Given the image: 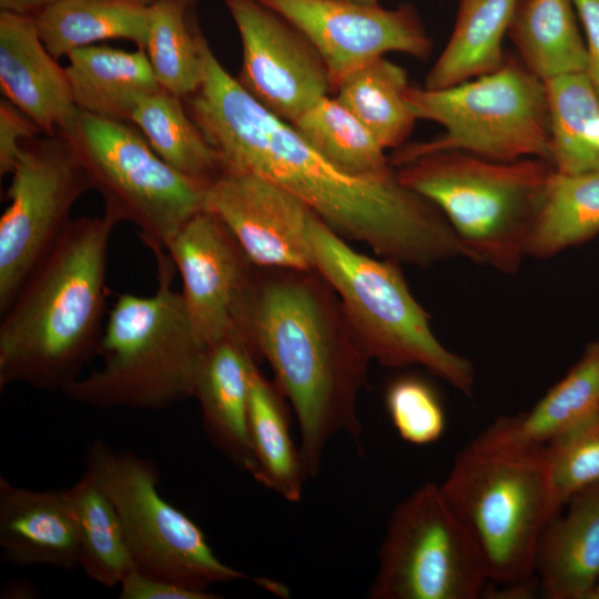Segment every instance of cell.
<instances>
[{
  "label": "cell",
  "instance_id": "1",
  "mask_svg": "<svg viewBox=\"0 0 599 599\" xmlns=\"http://www.w3.org/2000/svg\"><path fill=\"white\" fill-rule=\"evenodd\" d=\"M200 49L202 82L183 100L223 171L282 186L339 236L365 243L382 258L422 267L470 260L441 212L405 186L396 170L384 176L339 170L226 71L204 35Z\"/></svg>",
  "mask_w": 599,
  "mask_h": 599
},
{
  "label": "cell",
  "instance_id": "2",
  "mask_svg": "<svg viewBox=\"0 0 599 599\" xmlns=\"http://www.w3.org/2000/svg\"><path fill=\"white\" fill-rule=\"evenodd\" d=\"M280 271L254 273L237 329L256 357L268 363L290 400L307 476H315L334 435L361 434L356 404L370 359L317 271Z\"/></svg>",
  "mask_w": 599,
  "mask_h": 599
},
{
  "label": "cell",
  "instance_id": "3",
  "mask_svg": "<svg viewBox=\"0 0 599 599\" xmlns=\"http://www.w3.org/2000/svg\"><path fill=\"white\" fill-rule=\"evenodd\" d=\"M115 225L104 213L72 219L1 313V390L23 384L63 392L98 355Z\"/></svg>",
  "mask_w": 599,
  "mask_h": 599
},
{
  "label": "cell",
  "instance_id": "4",
  "mask_svg": "<svg viewBox=\"0 0 599 599\" xmlns=\"http://www.w3.org/2000/svg\"><path fill=\"white\" fill-rule=\"evenodd\" d=\"M154 257L156 292L118 296L99 345L102 367L71 383L62 392L69 399L100 409L156 410L193 397L205 347L172 287L170 255Z\"/></svg>",
  "mask_w": 599,
  "mask_h": 599
},
{
  "label": "cell",
  "instance_id": "5",
  "mask_svg": "<svg viewBox=\"0 0 599 599\" xmlns=\"http://www.w3.org/2000/svg\"><path fill=\"white\" fill-rule=\"evenodd\" d=\"M440 488L470 537L488 581L516 590L538 585V542L560 512L542 447H510L479 435L459 451Z\"/></svg>",
  "mask_w": 599,
  "mask_h": 599
},
{
  "label": "cell",
  "instance_id": "6",
  "mask_svg": "<svg viewBox=\"0 0 599 599\" xmlns=\"http://www.w3.org/2000/svg\"><path fill=\"white\" fill-rule=\"evenodd\" d=\"M399 181L432 202L465 245L470 261L516 274L540 204L550 162H510L444 151L396 167Z\"/></svg>",
  "mask_w": 599,
  "mask_h": 599
},
{
  "label": "cell",
  "instance_id": "7",
  "mask_svg": "<svg viewBox=\"0 0 599 599\" xmlns=\"http://www.w3.org/2000/svg\"><path fill=\"white\" fill-rule=\"evenodd\" d=\"M314 267L339 298L346 321L369 359L388 367L417 365L471 396V362L445 347L413 296L399 264L359 253L317 215L309 222Z\"/></svg>",
  "mask_w": 599,
  "mask_h": 599
},
{
  "label": "cell",
  "instance_id": "8",
  "mask_svg": "<svg viewBox=\"0 0 599 599\" xmlns=\"http://www.w3.org/2000/svg\"><path fill=\"white\" fill-rule=\"evenodd\" d=\"M406 99L417 120L436 122L445 131L394 150V169L444 151L500 162L539 158L551 163L545 83L512 57L491 73L451 87L409 85Z\"/></svg>",
  "mask_w": 599,
  "mask_h": 599
},
{
  "label": "cell",
  "instance_id": "9",
  "mask_svg": "<svg viewBox=\"0 0 599 599\" xmlns=\"http://www.w3.org/2000/svg\"><path fill=\"white\" fill-rule=\"evenodd\" d=\"M82 161L104 214L128 222L154 256L205 209L206 186L166 164L132 124L78 110L61 131Z\"/></svg>",
  "mask_w": 599,
  "mask_h": 599
},
{
  "label": "cell",
  "instance_id": "10",
  "mask_svg": "<svg viewBox=\"0 0 599 599\" xmlns=\"http://www.w3.org/2000/svg\"><path fill=\"white\" fill-rule=\"evenodd\" d=\"M84 473L116 508L136 570L200 590L245 578L214 554L195 521L160 494L152 461L94 440L84 454Z\"/></svg>",
  "mask_w": 599,
  "mask_h": 599
},
{
  "label": "cell",
  "instance_id": "11",
  "mask_svg": "<svg viewBox=\"0 0 599 599\" xmlns=\"http://www.w3.org/2000/svg\"><path fill=\"white\" fill-rule=\"evenodd\" d=\"M487 576L440 485L426 483L394 509L379 549L374 599H476Z\"/></svg>",
  "mask_w": 599,
  "mask_h": 599
},
{
  "label": "cell",
  "instance_id": "12",
  "mask_svg": "<svg viewBox=\"0 0 599 599\" xmlns=\"http://www.w3.org/2000/svg\"><path fill=\"white\" fill-rule=\"evenodd\" d=\"M92 189L71 142L61 133L28 141L11 172L0 217V314L48 255Z\"/></svg>",
  "mask_w": 599,
  "mask_h": 599
},
{
  "label": "cell",
  "instance_id": "13",
  "mask_svg": "<svg viewBox=\"0 0 599 599\" xmlns=\"http://www.w3.org/2000/svg\"><path fill=\"white\" fill-rule=\"evenodd\" d=\"M241 38L238 82L267 110L292 123L332 93L327 69L309 40L257 0H223Z\"/></svg>",
  "mask_w": 599,
  "mask_h": 599
},
{
  "label": "cell",
  "instance_id": "14",
  "mask_svg": "<svg viewBox=\"0 0 599 599\" xmlns=\"http://www.w3.org/2000/svg\"><path fill=\"white\" fill-rule=\"evenodd\" d=\"M295 26L319 53L332 93L361 67L403 52L426 59L432 40L414 8L385 9L346 0H257Z\"/></svg>",
  "mask_w": 599,
  "mask_h": 599
},
{
  "label": "cell",
  "instance_id": "15",
  "mask_svg": "<svg viewBox=\"0 0 599 599\" xmlns=\"http://www.w3.org/2000/svg\"><path fill=\"white\" fill-rule=\"evenodd\" d=\"M205 210L224 224L252 265L315 271L307 231L316 214L282 186L223 171L206 189Z\"/></svg>",
  "mask_w": 599,
  "mask_h": 599
},
{
  "label": "cell",
  "instance_id": "16",
  "mask_svg": "<svg viewBox=\"0 0 599 599\" xmlns=\"http://www.w3.org/2000/svg\"><path fill=\"white\" fill-rule=\"evenodd\" d=\"M166 252L181 275L180 293L199 342L206 348L238 332L254 265L224 224L204 209L180 229Z\"/></svg>",
  "mask_w": 599,
  "mask_h": 599
},
{
  "label": "cell",
  "instance_id": "17",
  "mask_svg": "<svg viewBox=\"0 0 599 599\" xmlns=\"http://www.w3.org/2000/svg\"><path fill=\"white\" fill-rule=\"evenodd\" d=\"M44 47L34 16L0 12V89L4 99L53 135L74 118L65 68Z\"/></svg>",
  "mask_w": 599,
  "mask_h": 599
},
{
  "label": "cell",
  "instance_id": "18",
  "mask_svg": "<svg viewBox=\"0 0 599 599\" xmlns=\"http://www.w3.org/2000/svg\"><path fill=\"white\" fill-rule=\"evenodd\" d=\"M256 355L238 333L207 346L193 398L212 444L261 484L248 433L250 387Z\"/></svg>",
  "mask_w": 599,
  "mask_h": 599
},
{
  "label": "cell",
  "instance_id": "19",
  "mask_svg": "<svg viewBox=\"0 0 599 599\" xmlns=\"http://www.w3.org/2000/svg\"><path fill=\"white\" fill-rule=\"evenodd\" d=\"M0 548L13 565L78 568V527L67 489L35 490L1 477Z\"/></svg>",
  "mask_w": 599,
  "mask_h": 599
},
{
  "label": "cell",
  "instance_id": "20",
  "mask_svg": "<svg viewBox=\"0 0 599 599\" xmlns=\"http://www.w3.org/2000/svg\"><path fill=\"white\" fill-rule=\"evenodd\" d=\"M538 542L535 577L548 599H588L599 581V484L572 496Z\"/></svg>",
  "mask_w": 599,
  "mask_h": 599
},
{
  "label": "cell",
  "instance_id": "21",
  "mask_svg": "<svg viewBox=\"0 0 599 599\" xmlns=\"http://www.w3.org/2000/svg\"><path fill=\"white\" fill-rule=\"evenodd\" d=\"M65 67L78 110L130 123L136 104L162 90L144 49L87 45L68 55Z\"/></svg>",
  "mask_w": 599,
  "mask_h": 599
},
{
  "label": "cell",
  "instance_id": "22",
  "mask_svg": "<svg viewBox=\"0 0 599 599\" xmlns=\"http://www.w3.org/2000/svg\"><path fill=\"white\" fill-rule=\"evenodd\" d=\"M599 409V339L529 410L497 418L480 435L496 444L540 448Z\"/></svg>",
  "mask_w": 599,
  "mask_h": 599
},
{
  "label": "cell",
  "instance_id": "23",
  "mask_svg": "<svg viewBox=\"0 0 599 599\" xmlns=\"http://www.w3.org/2000/svg\"><path fill=\"white\" fill-rule=\"evenodd\" d=\"M519 0H460L453 33L428 72L424 88L451 87L499 69L502 40Z\"/></svg>",
  "mask_w": 599,
  "mask_h": 599
},
{
  "label": "cell",
  "instance_id": "24",
  "mask_svg": "<svg viewBox=\"0 0 599 599\" xmlns=\"http://www.w3.org/2000/svg\"><path fill=\"white\" fill-rule=\"evenodd\" d=\"M508 34L522 64L542 82L588 71L571 0H519Z\"/></svg>",
  "mask_w": 599,
  "mask_h": 599
},
{
  "label": "cell",
  "instance_id": "25",
  "mask_svg": "<svg viewBox=\"0 0 599 599\" xmlns=\"http://www.w3.org/2000/svg\"><path fill=\"white\" fill-rule=\"evenodd\" d=\"M39 35L55 58L99 41L146 45L150 8L124 0H59L34 16Z\"/></svg>",
  "mask_w": 599,
  "mask_h": 599
},
{
  "label": "cell",
  "instance_id": "26",
  "mask_svg": "<svg viewBox=\"0 0 599 599\" xmlns=\"http://www.w3.org/2000/svg\"><path fill=\"white\" fill-rule=\"evenodd\" d=\"M284 398L275 380H268L256 365L251 376L248 433L261 484L296 502L307 473L291 434Z\"/></svg>",
  "mask_w": 599,
  "mask_h": 599
},
{
  "label": "cell",
  "instance_id": "27",
  "mask_svg": "<svg viewBox=\"0 0 599 599\" xmlns=\"http://www.w3.org/2000/svg\"><path fill=\"white\" fill-rule=\"evenodd\" d=\"M599 233V170L561 173L554 169L535 214L526 256L549 258Z\"/></svg>",
  "mask_w": 599,
  "mask_h": 599
},
{
  "label": "cell",
  "instance_id": "28",
  "mask_svg": "<svg viewBox=\"0 0 599 599\" xmlns=\"http://www.w3.org/2000/svg\"><path fill=\"white\" fill-rule=\"evenodd\" d=\"M130 124L172 169L206 187L223 172L216 151L190 116L183 98L164 89L144 97Z\"/></svg>",
  "mask_w": 599,
  "mask_h": 599
},
{
  "label": "cell",
  "instance_id": "29",
  "mask_svg": "<svg viewBox=\"0 0 599 599\" xmlns=\"http://www.w3.org/2000/svg\"><path fill=\"white\" fill-rule=\"evenodd\" d=\"M544 83L554 169L568 174L599 170V149L593 144L599 95L589 74L569 73Z\"/></svg>",
  "mask_w": 599,
  "mask_h": 599
},
{
  "label": "cell",
  "instance_id": "30",
  "mask_svg": "<svg viewBox=\"0 0 599 599\" xmlns=\"http://www.w3.org/2000/svg\"><path fill=\"white\" fill-rule=\"evenodd\" d=\"M67 494L78 527L79 567L100 586L119 587L135 566L116 508L87 473Z\"/></svg>",
  "mask_w": 599,
  "mask_h": 599
},
{
  "label": "cell",
  "instance_id": "31",
  "mask_svg": "<svg viewBox=\"0 0 599 599\" xmlns=\"http://www.w3.org/2000/svg\"><path fill=\"white\" fill-rule=\"evenodd\" d=\"M409 85L406 71L382 57L348 74L334 93L385 150H396L417 121L406 99Z\"/></svg>",
  "mask_w": 599,
  "mask_h": 599
},
{
  "label": "cell",
  "instance_id": "32",
  "mask_svg": "<svg viewBox=\"0 0 599 599\" xmlns=\"http://www.w3.org/2000/svg\"><path fill=\"white\" fill-rule=\"evenodd\" d=\"M291 124L322 156L348 174L384 176L395 171L385 149L335 97L319 99Z\"/></svg>",
  "mask_w": 599,
  "mask_h": 599
},
{
  "label": "cell",
  "instance_id": "33",
  "mask_svg": "<svg viewBox=\"0 0 599 599\" xmlns=\"http://www.w3.org/2000/svg\"><path fill=\"white\" fill-rule=\"evenodd\" d=\"M193 2L158 0L150 6L144 48L162 89L183 99L200 88L203 77L201 30L190 14Z\"/></svg>",
  "mask_w": 599,
  "mask_h": 599
},
{
  "label": "cell",
  "instance_id": "34",
  "mask_svg": "<svg viewBox=\"0 0 599 599\" xmlns=\"http://www.w3.org/2000/svg\"><path fill=\"white\" fill-rule=\"evenodd\" d=\"M554 500L561 511L569 499L599 484V409L542 447Z\"/></svg>",
  "mask_w": 599,
  "mask_h": 599
},
{
  "label": "cell",
  "instance_id": "35",
  "mask_svg": "<svg viewBox=\"0 0 599 599\" xmlns=\"http://www.w3.org/2000/svg\"><path fill=\"white\" fill-rule=\"evenodd\" d=\"M385 404L397 434L412 445L437 441L446 428V414L439 396L426 380L403 376L392 382Z\"/></svg>",
  "mask_w": 599,
  "mask_h": 599
},
{
  "label": "cell",
  "instance_id": "36",
  "mask_svg": "<svg viewBox=\"0 0 599 599\" xmlns=\"http://www.w3.org/2000/svg\"><path fill=\"white\" fill-rule=\"evenodd\" d=\"M42 133L38 124L10 103L0 101V174H11L23 145Z\"/></svg>",
  "mask_w": 599,
  "mask_h": 599
},
{
  "label": "cell",
  "instance_id": "37",
  "mask_svg": "<svg viewBox=\"0 0 599 599\" xmlns=\"http://www.w3.org/2000/svg\"><path fill=\"white\" fill-rule=\"evenodd\" d=\"M120 599H215L216 593L154 577L136 569L121 581Z\"/></svg>",
  "mask_w": 599,
  "mask_h": 599
},
{
  "label": "cell",
  "instance_id": "38",
  "mask_svg": "<svg viewBox=\"0 0 599 599\" xmlns=\"http://www.w3.org/2000/svg\"><path fill=\"white\" fill-rule=\"evenodd\" d=\"M586 32L588 71L599 95V0H571Z\"/></svg>",
  "mask_w": 599,
  "mask_h": 599
},
{
  "label": "cell",
  "instance_id": "39",
  "mask_svg": "<svg viewBox=\"0 0 599 599\" xmlns=\"http://www.w3.org/2000/svg\"><path fill=\"white\" fill-rule=\"evenodd\" d=\"M59 0H0L1 11L35 16Z\"/></svg>",
  "mask_w": 599,
  "mask_h": 599
},
{
  "label": "cell",
  "instance_id": "40",
  "mask_svg": "<svg viewBox=\"0 0 599 599\" xmlns=\"http://www.w3.org/2000/svg\"><path fill=\"white\" fill-rule=\"evenodd\" d=\"M124 1L133 2L143 7H150L158 0H124Z\"/></svg>",
  "mask_w": 599,
  "mask_h": 599
},
{
  "label": "cell",
  "instance_id": "41",
  "mask_svg": "<svg viewBox=\"0 0 599 599\" xmlns=\"http://www.w3.org/2000/svg\"><path fill=\"white\" fill-rule=\"evenodd\" d=\"M346 1L355 2V3H361V4H369V6L379 4V3H378V0H346Z\"/></svg>",
  "mask_w": 599,
  "mask_h": 599
},
{
  "label": "cell",
  "instance_id": "42",
  "mask_svg": "<svg viewBox=\"0 0 599 599\" xmlns=\"http://www.w3.org/2000/svg\"><path fill=\"white\" fill-rule=\"evenodd\" d=\"M588 599H599V581L597 582V585L595 586V588L588 596Z\"/></svg>",
  "mask_w": 599,
  "mask_h": 599
}]
</instances>
